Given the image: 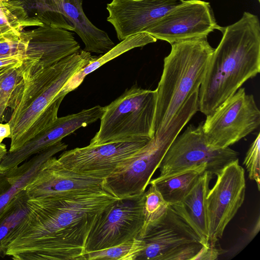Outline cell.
I'll return each instance as SVG.
<instances>
[{"label": "cell", "instance_id": "15", "mask_svg": "<svg viewBox=\"0 0 260 260\" xmlns=\"http://www.w3.org/2000/svg\"><path fill=\"white\" fill-rule=\"evenodd\" d=\"M183 0H112L107 21L119 40L145 31Z\"/></svg>", "mask_w": 260, "mask_h": 260}, {"label": "cell", "instance_id": "3", "mask_svg": "<svg viewBox=\"0 0 260 260\" xmlns=\"http://www.w3.org/2000/svg\"><path fill=\"white\" fill-rule=\"evenodd\" d=\"M98 57L80 50L37 72H29L25 66L23 83L14 96L8 122L11 129L8 152L21 147L57 119L64 98L58 95L62 88L74 74Z\"/></svg>", "mask_w": 260, "mask_h": 260}, {"label": "cell", "instance_id": "5", "mask_svg": "<svg viewBox=\"0 0 260 260\" xmlns=\"http://www.w3.org/2000/svg\"><path fill=\"white\" fill-rule=\"evenodd\" d=\"M199 111V93H193L173 116L164 132H156L143 147L104 180L103 188L118 198L144 193L169 147Z\"/></svg>", "mask_w": 260, "mask_h": 260}, {"label": "cell", "instance_id": "9", "mask_svg": "<svg viewBox=\"0 0 260 260\" xmlns=\"http://www.w3.org/2000/svg\"><path fill=\"white\" fill-rule=\"evenodd\" d=\"M145 192L119 198L100 214L85 244V253L133 240L144 223Z\"/></svg>", "mask_w": 260, "mask_h": 260}, {"label": "cell", "instance_id": "33", "mask_svg": "<svg viewBox=\"0 0 260 260\" xmlns=\"http://www.w3.org/2000/svg\"><path fill=\"white\" fill-rule=\"evenodd\" d=\"M7 152H8L6 145L2 143H0V174L4 172V171L1 167V162Z\"/></svg>", "mask_w": 260, "mask_h": 260}, {"label": "cell", "instance_id": "32", "mask_svg": "<svg viewBox=\"0 0 260 260\" xmlns=\"http://www.w3.org/2000/svg\"><path fill=\"white\" fill-rule=\"evenodd\" d=\"M10 66L0 68V85L5 77L15 67L19 66Z\"/></svg>", "mask_w": 260, "mask_h": 260}, {"label": "cell", "instance_id": "31", "mask_svg": "<svg viewBox=\"0 0 260 260\" xmlns=\"http://www.w3.org/2000/svg\"><path fill=\"white\" fill-rule=\"evenodd\" d=\"M11 134V129L9 124L7 123L2 124L0 122V143L6 138H9Z\"/></svg>", "mask_w": 260, "mask_h": 260}, {"label": "cell", "instance_id": "1", "mask_svg": "<svg viewBox=\"0 0 260 260\" xmlns=\"http://www.w3.org/2000/svg\"><path fill=\"white\" fill-rule=\"evenodd\" d=\"M118 199L103 188L29 198L27 214L8 238L6 255L15 260H85V244L92 228Z\"/></svg>", "mask_w": 260, "mask_h": 260}, {"label": "cell", "instance_id": "2", "mask_svg": "<svg viewBox=\"0 0 260 260\" xmlns=\"http://www.w3.org/2000/svg\"><path fill=\"white\" fill-rule=\"evenodd\" d=\"M218 30L222 38L199 90V111L206 116L260 72L258 17L245 12L238 21Z\"/></svg>", "mask_w": 260, "mask_h": 260}, {"label": "cell", "instance_id": "20", "mask_svg": "<svg viewBox=\"0 0 260 260\" xmlns=\"http://www.w3.org/2000/svg\"><path fill=\"white\" fill-rule=\"evenodd\" d=\"M157 40L147 32H141L130 36L103 55L99 56L94 61L85 66L74 74L66 82L58 94L66 96L69 92L76 89L83 81L85 77L97 69L132 49L142 47L154 43Z\"/></svg>", "mask_w": 260, "mask_h": 260}, {"label": "cell", "instance_id": "16", "mask_svg": "<svg viewBox=\"0 0 260 260\" xmlns=\"http://www.w3.org/2000/svg\"><path fill=\"white\" fill-rule=\"evenodd\" d=\"M25 31L28 41L24 60L37 70L52 66L81 50L74 34L64 29L44 24Z\"/></svg>", "mask_w": 260, "mask_h": 260}, {"label": "cell", "instance_id": "8", "mask_svg": "<svg viewBox=\"0 0 260 260\" xmlns=\"http://www.w3.org/2000/svg\"><path fill=\"white\" fill-rule=\"evenodd\" d=\"M203 122L189 125L173 141L159 167V177L169 176L205 165L213 175L230 163L238 159L239 153L229 147L221 148L211 145L203 130Z\"/></svg>", "mask_w": 260, "mask_h": 260}, {"label": "cell", "instance_id": "28", "mask_svg": "<svg viewBox=\"0 0 260 260\" xmlns=\"http://www.w3.org/2000/svg\"><path fill=\"white\" fill-rule=\"evenodd\" d=\"M260 134L258 133L256 138L251 144L243 161L248 172L250 180L256 182L258 190H260Z\"/></svg>", "mask_w": 260, "mask_h": 260}, {"label": "cell", "instance_id": "22", "mask_svg": "<svg viewBox=\"0 0 260 260\" xmlns=\"http://www.w3.org/2000/svg\"><path fill=\"white\" fill-rule=\"evenodd\" d=\"M44 24L39 18L30 15L20 1H0V35Z\"/></svg>", "mask_w": 260, "mask_h": 260}, {"label": "cell", "instance_id": "10", "mask_svg": "<svg viewBox=\"0 0 260 260\" xmlns=\"http://www.w3.org/2000/svg\"><path fill=\"white\" fill-rule=\"evenodd\" d=\"M260 111L252 94L240 88L203 122L208 142L221 148L229 147L257 129Z\"/></svg>", "mask_w": 260, "mask_h": 260}, {"label": "cell", "instance_id": "19", "mask_svg": "<svg viewBox=\"0 0 260 260\" xmlns=\"http://www.w3.org/2000/svg\"><path fill=\"white\" fill-rule=\"evenodd\" d=\"M83 0H63V11L74 26V31L85 45L84 50L105 54L114 43L105 31L96 27L87 18L82 8Z\"/></svg>", "mask_w": 260, "mask_h": 260}, {"label": "cell", "instance_id": "7", "mask_svg": "<svg viewBox=\"0 0 260 260\" xmlns=\"http://www.w3.org/2000/svg\"><path fill=\"white\" fill-rule=\"evenodd\" d=\"M134 243L133 260H191L203 246L170 205L159 220L142 228Z\"/></svg>", "mask_w": 260, "mask_h": 260}, {"label": "cell", "instance_id": "27", "mask_svg": "<svg viewBox=\"0 0 260 260\" xmlns=\"http://www.w3.org/2000/svg\"><path fill=\"white\" fill-rule=\"evenodd\" d=\"M134 240L104 249L85 253V260H129Z\"/></svg>", "mask_w": 260, "mask_h": 260}, {"label": "cell", "instance_id": "11", "mask_svg": "<svg viewBox=\"0 0 260 260\" xmlns=\"http://www.w3.org/2000/svg\"><path fill=\"white\" fill-rule=\"evenodd\" d=\"M214 186L206 198L208 243L215 245L241 207L246 190L245 172L239 159L230 163L216 174Z\"/></svg>", "mask_w": 260, "mask_h": 260}, {"label": "cell", "instance_id": "14", "mask_svg": "<svg viewBox=\"0 0 260 260\" xmlns=\"http://www.w3.org/2000/svg\"><path fill=\"white\" fill-rule=\"evenodd\" d=\"M103 181L70 170L52 156L43 164L24 189L30 199L63 196L101 189Z\"/></svg>", "mask_w": 260, "mask_h": 260}, {"label": "cell", "instance_id": "23", "mask_svg": "<svg viewBox=\"0 0 260 260\" xmlns=\"http://www.w3.org/2000/svg\"><path fill=\"white\" fill-rule=\"evenodd\" d=\"M28 199L23 189L13 198L0 216V257L6 256L9 236L27 213Z\"/></svg>", "mask_w": 260, "mask_h": 260}, {"label": "cell", "instance_id": "13", "mask_svg": "<svg viewBox=\"0 0 260 260\" xmlns=\"http://www.w3.org/2000/svg\"><path fill=\"white\" fill-rule=\"evenodd\" d=\"M219 27L209 3L201 0H183L145 32L156 40L172 44L207 38Z\"/></svg>", "mask_w": 260, "mask_h": 260}, {"label": "cell", "instance_id": "30", "mask_svg": "<svg viewBox=\"0 0 260 260\" xmlns=\"http://www.w3.org/2000/svg\"><path fill=\"white\" fill-rule=\"evenodd\" d=\"M22 56H13L6 57H0V68L20 64L23 61Z\"/></svg>", "mask_w": 260, "mask_h": 260}, {"label": "cell", "instance_id": "29", "mask_svg": "<svg viewBox=\"0 0 260 260\" xmlns=\"http://www.w3.org/2000/svg\"><path fill=\"white\" fill-rule=\"evenodd\" d=\"M219 255V251L215 248V245L209 244L202 246L198 253L191 260H214Z\"/></svg>", "mask_w": 260, "mask_h": 260}, {"label": "cell", "instance_id": "4", "mask_svg": "<svg viewBox=\"0 0 260 260\" xmlns=\"http://www.w3.org/2000/svg\"><path fill=\"white\" fill-rule=\"evenodd\" d=\"M157 88L154 134L164 132L186 100L199 90L214 49L207 38L173 43Z\"/></svg>", "mask_w": 260, "mask_h": 260}, {"label": "cell", "instance_id": "24", "mask_svg": "<svg viewBox=\"0 0 260 260\" xmlns=\"http://www.w3.org/2000/svg\"><path fill=\"white\" fill-rule=\"evenodd\" d=\"M150 187L145 191L143 227L154 223L166 213L170 205L164 200L155 185L149 183Z\"/></svg>", "mask_w": 260, "mask_h": 260}, {"label": "cell", "instance_id": "21", "mask_svg": "<svg viewBox=\"0 0 260 260\" xmlns=\"http://www.w3.org/2000/svg\"><path fill=\"white\" fill-rule=\"evenodd\" d=\"M206 169L205 165H201L169 176L157 177L149 183L155 185L169 205H173L185 198Z\"/></svg>", "mask_w": 260, "mask_h": 260}, {"label": "cell", "instance_id": "18", "mask_svg": "<svg viewBox=\"0 0 260 260\" xmlns=\"http://www.w3.org/2000/svg\"><path fill=\"white\" fill-rule=\"evenodd\" d=\"M212 177L211 173L205 171L180 203L170 205L196 233L203 246L209 244L206 198Z\"/></svg>", "mask_w": 260, "mask_h": 260}, {"label": "cell", "instance_id": "35", "mask_svg": "<svg viewBox=\"0 0 260 260\" xmlns=\"http://www.w3.org/2000/svg\"><path fill=\"white\" fill-rule=\"evenodd\" d=\"M258 2H260V0H257Z\"/></svg>", "mask_w": 260, "mask_h": 260}, {"label": "cell", "instance_id": "25", "mask_svg": "<svg viewBox=\"0 0 260 260\" xmlns=\"http://www.w3.org/2000/svg\"><path fill=\"white\" fill-rule=\"evenodd\" d=\"M25 65L14 67L3 79L0 85V122L4 112L9 107L13 94L23 80Z\"/></svg>", "mask_w": 260, "mask_h": 260}, {"label": "cell", "instance_id": "26", "mask_svg": "<svg viewBox=\"0 0 260 260\" xmlns=\"http://www.w3.org/2000/svg\"><path fill=\"white\" fill-rule=\"evenodd\" d=\"M28 36L25 30L0 35V57L24 56Z\"/></svg>", "mask_w": 260, "mask_h": 260}, {"label": "cell", "instance_id": "6", "mask_svg": "<svg viewBox=\"0 0 260 260\" xmlns=\"http://www.w3.org/2000/svg\"><path fill=\"white\" fill-rule=\"evenodd\" d=\"M157 102L156 89H143L135 84L104 107L99 131L90 144L151 139Z\"/></svg>", "mask_w": 260, "mask_h": 260}, {"label": "cell", "instance_id": "17", "mask_svg": "<svg viewBox=\"0 0 260 260\" xmlns=\"http://www.w3.org/2000/svg\"><path fill=\"white\" fill-rule=\"evenodd\" d=\"M67 147L68 145L60 141L0 174V216L13 198L34 178L43 164Z\"/></svg>", "mask_w": 260, "mask_h": 260}, {"label": "cell", "instance_id": "34", "mask_svg": "<svg viewBox=\"0 0 260 260\" xmlns=\"http://www.w3.org/2000/svg\"><path fill=\"white\" fill-rule=\"evenodd\" d=\"M8 1V0H0V1Z\"/></svg>", "mask_w": 260, "mask_h": 260}, {"label": "cell", "instance_id": "12", "mask_svg": "<svg viewBox=\"0 0 260 260\" xmlns=\"http://www.w3.org/2000/svg\"><path fill=\"white\" fill-rule=\"evenodd\" d=\"M150 140L89 144L85 147L65 151L57 159L70 170L104 180Z\"/></svg>", "mask_w": 260, "mask_h": 260}]
</instances>
